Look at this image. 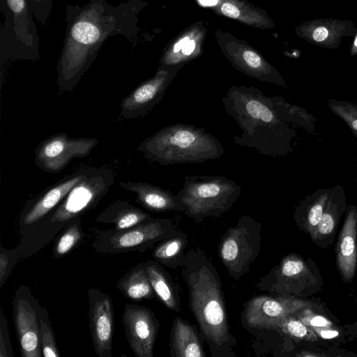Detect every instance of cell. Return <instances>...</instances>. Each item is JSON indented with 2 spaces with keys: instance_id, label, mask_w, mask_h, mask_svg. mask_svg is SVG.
Instances as JSON below:
<instances>
[{
  "instance_id": "obj_38",
  "label": "cell",
  "mask_w": 357,
  "mask_h": 357,
  "mask_svg": "<svg viewBox=\"0 0 357 357\" xmlns=\"http://www.w3.org/2000/svg\"><path fill=\"white\" fill-rule=\"evenodd\" d=\"M11 261L8 257L7 253L3 250V247H1L0 253V287L1 288L6 282L10 268Z\"/></svg>"
},
{
  "instance_id": "obj_8",
  "label": "cell",
  "mask_w": 357,
  "mask_h": 357,
  "mask_svg": "<svg viewBox=\"0 0 357 357\" xmlns=\"http://www.w3.org/2000/svg\"><path fill=\"white\" fill-rule=\"evenodd\" d=\"M322 278L315 264L291 253L285 256L257 287L273 296H308L319 290Z\"/></svg>"
},
{
  "instance_id": "obj_3",
  "label": "cell",
  "mask_w": 357,
  "mask_h": 357,
  "mask_svg": "<svg viewBox=\"0 0 357 357\" xmlns=\"http://www.w3.org/2000/svg\"><path fill=\"white\" fill-rule=\"evenodd\" d=\"M226 112L243 131L235 144L268 156H282L291 149L295 132L279 115L271 97L255 86H232L222 97Z\"/></svg>"
},
{
  "instance_id": "obj_17",
  "label": "cell",
  "mask_w": 357,
  "mask_h": 357,
  "mask_svg": "<svg viewBox=\"0 0 357 357\" xmlns=\"http://www.w3.org/2000/svg\"><path fill=\"white\" fill-rule=\"evenodd\" d=\"M89 329L96 354L112 357L114 327V308L108 294L96 288L88 290Z\"/></svg>"
},
{
  "instance_id": "obj_41",
  "label": "cell",
  "mask_w": 357,
  "mask_h": 357,
  "mask_svg": "<svg viewBox=\"0 0 357 357\" xmlns=\"http://www.w3.org/2000/svg\"><path fill=\"white\" fill-rule=\"evenodd\" d=\"M298 356H303V357H308V356H326V355L324 354H314V353H309L306 351H302L300 354H297Z\"/></svg>"
},
{
  "instance_id": "obj_29",
  "label": "cell",
  "mask_w": 357,
  "mask_h": 357,
  "mask_svg": "<svg viewBox=\"0 0 357 357\" xmlns=\"http://www.w3.org/2000/svg\"><path fill=\"white\" fill-rule=\"evenodd\" d=\"M116 287L126 298L134 301L151 300L155 296L144 262L139 263L121 278Z\"/></svg>"
},
{
  "instance_id": "obj_37",
  "label": "cell",
  "mask_w": 357,
  "mask_h": 357,
  "mask_svg": "<svg viewBox=\"0 0 357 357\" xmlns=\"http://www.w3.org/2000/svg\"><path fill=\"white\" fill-rule=\"evenodd\" d=\"M13 349L9 339L7 321L3 308L0 310V357H13Z\"/></svg>"
},
{
  "instance_id": "obj_40",
  "label": "cell",
  "mask_w": 357,
  "mask_h": 357,
  "mask_svg": "<svg viewBox=\"0 0 357 357\" xmlns=\"http://www.w3.org/2000/svg\"><path fill=\"white\" fill-rule=\"evenodd\" d=\"M349 54L351 56H357V31L353 37V40L350 45Z\"/></svg>"
},
{
  "instance_id": "obj_9",
  "label": "cell",
  "mask_w": 357,
  "mask_h": 357,
  "mask_svg": "<svg viewBox=\"0 0 357 357\" xmlns=\"http://www.w3.org/2000/svg\"><path fill=\"white\" fill-rule=\"evenodd\" d=\"M178 232L170 220L151 218L129 229L101 231L92 247L96 251L105 254L144 252Z\"/></svg>"
},
{
  "instance_id": "obj_34",
  "label": "cell",
  "mask_w": 357,
  "mask_h": 357,
  "mask_svg": "<svg viewBox=\"0 0 357 357\" xmlns=\"http://www.w3.org/2000/svg\"><path fill=\"white\" fill-rule=\"evenodd\" d=\"M82 237L79 222L71 224L55 243L53 252L56 258L61 257L73 250Z\"/></svg>"
},
{
  "instance_id": "obj_5",
  "label": "cell",
  "mask_w": 357,
  "mask_h": 357,
  "mask_svg": "<svg viewBox=\"0 0 357 357\" xmlns=\"http://www.w3.org/2000/svg\"><path fill=\"white\" fill-rule=\"evenodd\" d=\"M241 191L234 180L223 176L189 175L176 196L186 208L184 213L199 222L229 211Z\"/></svg>"
},
{
  "instance_id": "obj_39",
  "label": "cell",
  "mask_w": 357,
  "mask_h": 357,
  "mask_svg": "<svg viewBox=\"0 0 357 357\" xmlns=\"http://www.w3.org/2000/svg\"><path fill=\"white\" fill-rule=\"evenodd\" d=\"M317 335L324 339L335 337L338 335V332L333 328H321L313 329Z\"/></svg>"
},
{
  "instance_id": "obj_1",
  "label": "cell",
  "mask_w": 357,
  "mask_h": 357,
  "mask_svg": "<svg viewBox=\"0 0 357 357\" xmlns=\"http://www.w3.org/2000/svg\"><path fill=\"white\" fill-rule=\"evenodd\" d=\"M145 7L142 0H128L113 6L107 0L67 5L66 34L56 65L61 91H71L96 58L110 36L133 40L137 33V15Z\"/></svg>"
},
{
  "instance_id": "obj_14",
  "label": "cell",
  "mask_w": 357,
  "mask_h": 357,
  "mask_svg": "<svg viewBox=\"0 0 357 357\" xmlns=\"http://www.w3.org/2000/svg\"><path fill=\"white\" fill-rule=\"evenodd\" d=\"M93 138H70L58 134L42 142L35 152L36 165L43 171L57 173L76 158L88 155L98 144Z\"/></svg>"
},
{
  "instance_id": "obj_23",
  "label": "cell",
  "mask_w": 357,
  "mask_h": 357,
  "mask_svg": "<svg viewBox=\"0 0 357 357\" xmlns=\"http://www.w3.org/2000/svg\"><path fill=\"white\" fill-rule=\"evenodd\" d=\"M88 169H82L47 188L37 197L26 210L22 219L24 225L41 220L61 204L70 190L86 175Z\"/></svg>"
},
{
  "instance_id": "obj_24",
  "label": "cell",
  "mask_w": 357,
  "mask_h": 357,
  "mask_svg": "<svg viewBox=\"0 0 357 357\" xmlns=\"http://www.w3.org/2000/svg\"><path fill=\"white\" fill-rule=\"evenodd\" d=\"M217 14L261 29L275 27L266 10L245 0H220L213 7Z\"/></svg>"
},
{
  "instance_id": "obj_10",
  "label": "cell",
  "mask_w": 357,
  "mask_h": 357,
  "mask_svg": "<svg viewBox=\"0 0 357 357\" xmlns=\"http://www.w3.org/2000/svg\"><path fill=\"white\" fill-rule=\"evenodd\" d=\"M112 170L88 169L86 176L68 193L51 216L52 223H64L93 208L114 182Z\"/></svg>"
},
{
  "instance_id": "obj_42",
  "label": "cell",
  "mask_w": 357,
  "mask_h": 357,
  "mask_svg": "<svg viewBox=\"0 0 357 357\" xmlns=\"http://www.w3.org/2000/svg\"><path fill=\"white\" fill-rule=\"evenodd\" d=\"M356 174H357V161H356Z\"/></svg>"
},
{
  "instance_id": "obj_28",
  "label": "cell",
  "mask_w": 357,
  "mask_h": 357,
  "mask_svg": "<svg viewBox=\"0 0 357 357\" xmlns=\"http://www.w3.org/2000/svg\"><path fill=\"white\" fill-rule=\"evenodd\" d=\"M153 218L139 208L124 200H117L109 205L96 218V221L114 225V229L123 230L136 226Z\"/></svg>"
},
{
  "instance_id": "obj_36",
  "label": "cell",
  "mask_w": 357,
  "mask_h": 357,
  "mask_svg": "<svg viewBox=\"0 0 357 357\" xmlns=\"http://www.w3.org/2000/svg\"><path fill=\"white\" fill-rule=\"evenodd\" d=\"M28 1L33 17L45 26L52 11L53 0H28Z\"/></svg>"
},
{
  "instance_id": "obj_30",
  "label": "cell",
  "mask_w": 357,
  "mask_h": 357,
  "mask_svg": "<svg viewBox=\"0 0 357 357\" xmlns=\"http://www.w3.org/2000/svg\"><path fill=\"white\" fill-rule=\"evenodd\" d=\"M188 235L179 231L177 234L160 242L154 248V260L172 269L179 268L188 246Z\"/></svg>"
},
{
  "instance_id": "obj_18",
  "label": "cell",
  "mask_w": 357,
  "mask_h": 357,
  "mask_svg": "<svg viewBox=\"0 0 357 357\" xmlns=\"http://www.w3.org/2000/svg\"><path fill=\"white\" fill-rule=\"evenodd\" d=\"M357 31L351 20L318 18L304 22L295 28L296 34L315 46L337 49L344 37H354Z\"/></svg>"
},
{
  "instance_id": "obj_32",
  "label": "cell",
  "mask_w": 357,
  "mask_h": 357,
  "mask_svg": "<svg viewBox=\"0 0 357 357\" xmlns=\"http://www.w3.org/2000/svg\"><path fill=\"white\" fill-rule=\"evenodd\" d=\"M40 339L43 356L59 357L55 335L45 309L38 305Z\"/></svg>"
},
{
  "instance_id": "obj_26",
  "label": "cell",
  "mask_w": 357,
  "mask_h": 357,
  "mask_svg": "<svg viewBox=\"0 0 357 357\" xmlns=\"http://www.w3.org/2000/svg\"><path fill=\"white\" fill-rule=\"evenodd\" d=\"M169 347L172 357L206 356L195 330L179 317L173 321Z\"/></svg>"
},
{
  "instance_id": "obj_11",
  "label": "cell",
  "mask_w": 357,
  "mask_h": 357,
  "mask_svg": "<svg viewBox=\"0 0 357 357\" xmlns=\"http://www.w3.org/2000/svg\"><path fill=\"white\" fill-rule=\"evenodd\" d=\"M215 36L222 54L236 70L259 81L287 89L278 70L245 40L221 29L216 31Z\"/></svg>"
},
{
  "instance_id": "obj_27",
  "label": "cell",
  "mask_w": 357,
  "mask_h": 357,
  "mask_svg": "<svg viewBox=\"0 0 357 357\" xmlns=\"http://www.w3.org/2000/svg\"><path fill=\"white\" fill-rule=\"evenodd\" d=\"M330 189L320 188L301 200L294 213V220L300 230L314 234L321 218Z\"/></svg>"
},
{
  "instance_id": "obj_33",
  "label": "cell",
  "mask_w": 357,
  "mask_h": 357,
  "mask_svg": "<svg viewBox=\"0 0 357 357\" xmlns=\"http://www.w3.org/2000/svg\"><path fill=\"white\" fill-rule=\"evenodd\" d=\"M329 109L342 119L357 138V104L345 100H328Z\"/></svg>"
},
{
  "instance_id": "obj_16",
  "label": "cell",
  "mask_w": 357,
  "mask_h": 357,
  "mask_svg": "<svg viewBox=\"0 0 357 357\" xmlns=\"http://www.w3.org/2000/svg\"><path fill=\"white\" fill-rule=\"evenodd\" d=\"M128 344L137 357H153L159 322L146 306L127 303L122 315Z\"/></svg>"
},
{
  "instance_id": "obj_15",
  "label": "cell",
  "mask_w": 357,
  "mask_h": 357,
  "mask_svg": "<svg viewBox=\"0 0 357 357\" xmlns=\"http://www.w3.org/2000/svg\"><path fill=\"white\" fill-rule=\"evenodd\" d=\"M13 315L22 357L43 356L40 339L38 305L29 290L20 287L13 301Z\"/></svg>"
},
{
  "instance_id": "obj_19",
  "label": "cell",
  "mask_w": 357,
  "mask_h": 357,
  "mask_svg": "<svg viewBox=\"0 0 357 357\" xmlns=\"http://www.w3.org/2000/svg\"><path fill=\"white\" fill-rule=\"evenodd\" d=\"M207 29L204 22H196L188 26L164 49L160 65L174 66L187 64L199 57L203 52Z\"/></svg>"
},
{
  "instance_id": "obj_13",
  "label": "cell",
  "mask_w": 357,
  "mask_h": 357,
  "mask_svg": "<svg viewBox=\"0 0 357 357\" xmlns=\"http://www.w3.org/2000/svg\"><path fill=\"white\" fill-rule=\"evenodd\" d=\"M185 65H160L152 77L138 85L121 101V116L132 119L149 113L162 100L167 88Z\"/></svg>"
},
{
  "instance_id": "obj_25",
  "label": "cell",
  "mask_w": 357,
  "mask_h": 357,
  "mask_svg": "<svg viewBox=\"0 0 357 357\" xmlns=\"http://www.w3.org/2000/svg\"><path fill=\"white\" fill-rule=\"evenodd\" d=\"M146 271L155 296L168 309L175 312L181 310V300L178 286L171 275L155 260L144 262Z\"/></svg>"
},
{
  "instance_id": "obj_6",
  "label": "cell",
  "mask_w": 357,
  "mask_h": 357,
  "mask_svg": "<svg viewBox=\"0 0 357 357\" xmlns=\"http://www.w3.org/2000/svg\"><path fill=\"white\" fill-rule=\"evenodd\" d=\"M0 61L40 58V37L28 0H0Z\"/></svg>"
},
{
  "instance_id": "obj_2",
  "label": "cell",
  "mask_w": 357,
  "mask_h": 357,
  "mask_svg": "<svg viewBox=\"0 0 357 357\" xmlns=\"http://www.w3.org/2000/svg\"><path fill=\"white\" fill-rule=\"evenodd\" d=\"M181 274L189 304L213 357H234L237 340L231 333L221 278L205 252L195 247L185 252Z\"/></svg>"
},
{
  "instance_id": "obj_21",
  "label": "cell",
  "mask_w": 357,
  "mask_h": 357,
  "mask_svg": "<svg viewBox=\"0 0 357 357\" xmlns=\"http://www.w3.org/2000/svg\"><path fill=\"white\" fill-rule=\"evenodd\" d=\"M347 206L343 187L337 185L330 188L321 218L311 236L312 242L317 246L328 248L333 244L339 223Z\"/></svg>"
},
{
  "instance_id": "obj_35",
  "label": "cell",
  "mask_w": 357,
  "mask_h": 357,
  "mask_svg": "<svg viewBox=\"0 0 357 357\" xmlns=\"http://www.w3.org/2000/svg\"><path fill=\"white\" fill-rule=\"evenodd\" d=\"M310 308L312 307L303 308L294 315L312 329L333 328V324L331 321L320 314L311 312L309 310Z\"/></svg>"
},
{
  "instance_id": "obj_12",
  "label": "cell",
  "mask_w": 357,
  "mask_h": 357,
  "mask_svg": "<svg viewBox=\"0 0 357 357\" xmlns=\"http://www.w3.org/2000/svg\"><path fill=\"white\" fill-rule=\"evenodd\" d=\"M313 303L289 296L259 295L252 297L243 311L245 322L251 328L275 330L284 318Z\"/></svg>"
},
{
  "instance_id": "obj_31",
  "label": "cell",
  "mask_w": 357,
  "mask_h": 357,
  "mask_svg": "<svg viewBox=\"0 0 357 357\" xmlns=\"http://www.w3.org/2000/svg\"><path fill=\"white\" fill-rule=\"evenodd\" d=\"M275 331L283 332L295 341L314 342L317 340V336L314 330L294 314L289 315L281 321Z\"/></svg>"
},
{
  "instance_id": "obj_4",
  "label": "cell",
  "mask_w": 357,
  "mask_h": 357,
  "mask_svg": "<svg viewBox=\"0 0 357 357\" xmlns=\"http://www.w3.org/2000/svg\"><path fill=\"white\" fill-rule=\"evenodd\" d=\"M148 160L162 165L201 163L220 158V142L204 128L178 123L164 127L138 146Z\"/></svg>"
},
{
  "instance_id": "obj_22",
  "label": "cell",
  "mask_w": 357,
  "mask_h": 357,
  "mask_svg": "<svg viewBox=\"0 0 357 357\" xmlns=\"http://www.w3.org/2000/svg\"><path fill=\"white\" fill-rule=\"evenodd\" d=\"M120 186L137 195L136 202L146 210L161 213L185 211L176 195L159 186L144 182L121 181Z\"/></svg>"
},
{
  "instance_id": "obj_7",
  "label": "cell",
  "mask_w": 357,
  "mask_h": 357,
  "mask_svg": "<svg viewBox=\"0 0 357 357\" xmlns=\"http://www.w3.org/2000/svg\"><path fill=\"white\" fill-rule=\"evenodd\" d=\"M261 225L249 215H242L234 227H229L218 246L219 258L233 279L247 273L259 256Z\"/></svg>"
},
{
  "instance_id": "obj_20",
  "label": "cell",
  "mask_w": 357,
  "mask_h": 357,
  "mask_svg": "<svg viewBox=\"0 0 357 357\" xmlns=\"http://www.w3.org/2000/svg\"><path fill=\"white\" fill-rule=\"evenodd\" d=\"M335 245V259L342 280L353 281L357 266V207L348 205Z\"/></svg>"
}]
</instances>
